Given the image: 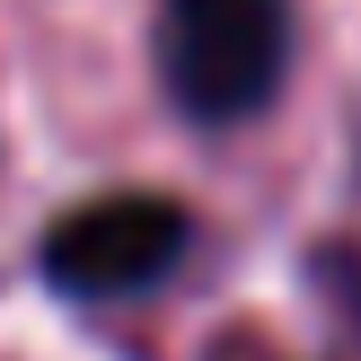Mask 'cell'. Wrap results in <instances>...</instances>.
I'll list each match as a JSON object with an SVG mask.
<instances>
[{
    "mask_svg": "<svg viewBox=\"0 0 361 361\" xmlns=\"http://www.w3.org/2000/svg\"><path fill=\"white\" fill-rule=\"evenodd\" d=\"M300 62V0H150V80L185 133H247Z\"/></svg>",
    "mask_w": 361,
    "mask_h": 361,
    "instance_id": "6da1fadb",
    "label": "cell"
},
{
    "mask_svg": "<svg viewBox=\"0 0 361 361\" xmlns=\"http://www.w3.org/2000/svg\"><path fill=\"white\" fill-rule=\"evenodd\" d=\"M194 247H203V221H194L185 194L106 185V194H80L71 212H53L35 229L27 264L62 309H133V300L168 291Z\"/></svg>",
    "mask_w": 361,
    "mask_h": 361,
    "instance_id": "7a4b0ae2",
    "label": "cell"
},
{
    "mask_svg": "<svg viewBox=\"0 0 361 361\" xmlns=\"http://www.w3.org/2000/svg\"><path fill=\"white\" fill-rule=\"evenodd\" d=\"M300 282H309V300L361 344V238H309L300 247Z\"/></svg>",
    "mask_w": 361,
    "mask_h": 361,
    "instance_id": "3957f363",
    "label": "cell"
},
{
    "mask_svg": "<svg viewBox=\"0 0 361 361\" xmlns=\"http://www.w3.org/2000/svg\"><path fill=\"white\" fill-rule=\"evenodd\" d=\"M212 361H274V353H238V344H229V353H212Z\"/></svg>",
    "mask_w": 361,
    "mask_h": 361,
    "instance_id": "277c9868",
    "label": "cell"
}]
</instances>
